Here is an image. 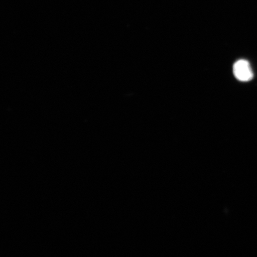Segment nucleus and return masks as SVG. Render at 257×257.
Instances as JSON below:
<instances>
[{"label": "nucleus", "instance_id": "1", "mask_svg": "<svg viewBox=\"0 0 257 257\" xmlns=\"http://www.w3.org/2000/svg\"><path fill=\"white\" fill-rule=\"evenodd\" d=\"M233 73L237 80L249 81L253 78V72L249 63L245 60H239L234 64Z\"/></svg>", "mask_w": 257, "mask_h": 257}]
</instances>
